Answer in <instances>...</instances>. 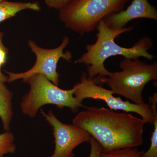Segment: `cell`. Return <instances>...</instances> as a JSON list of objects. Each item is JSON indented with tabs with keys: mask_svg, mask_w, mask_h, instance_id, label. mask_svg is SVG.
<instances>
[{
	"mask_svg": "<svg viewBox=\"0 0 157 157\" xmlns=\"http://www.w3.org/2000/svg\"><path fill=\"white\" fill-rule=\"evenodd\" d=\"M50 157H51V156H50Z\"/></svg>",
	"mask_w": 157,
	"mask_h": 157,
	"instance_id": "cell-19",
	"label": "cell"
},
{
	"mask_svg": "<svg viewBox=\"0 0 157 157\" xmlns=\"http://www.w3.org/2000/svg\"><path fill=\"white\" fill-rule=\"evenodd\" d=\"M70 42L69 37L65 36L61 44L58 47L52 49H46L39 47L33 40H29L28 45L32 52L36 56L35 64L30 70L21 73H13L6 71L9 75L7 82H11L17 79H22L26 82L29 78L36 74H41L45 76L54 84L58 86L60 74L57 72V67L59 60L63 58L70 61L72 58L71 52L64 49Z\"/></svg>",
	"mask_w": 157,
	"mask_h": 157,
	"instance_id": "cell-7",
	"label": "cell"
},
{
	"mask_svg": "<svg viewBox=\"0 0 157 157\" xmlns=\"http://www.w3.org/2000/svg\"><path fill=\"white\" fill-rule=\"evenodd\" d=\"M88 142L90 145V152L89 157H100L102 152L101 144L91 136Z\"/></svg>",
	"mask_w": 157,
	"mask_h": 157,
	"instance_id": "cell-17",
	"label": "cell"
},
{
	"mask_svg": "<svg viewBox=\"0 0 157 157\" xmlns=\"http://www.w3.org/2000/svg\"><path fill=\"white\" fill-rule=\"evenodd\" d=\"M144 152V151L137 149V147H125L109 152H102L100 157H141Z\"/></svg>",
	"mask_w": 157,
	"mask_h": 157,
	"instance_id": "cell-13",
	"label": "cell"
},
{
	"mask_svg": "<svg viewBox=\"0 0 157 157\" xmlns=\"http://www.w3.org/2000/svg\"><path fill=\"white\" fill-rule=\"evenodd\" d=\"M147 18L157 21V10L148 0H133L126 10L107 15L103 20L111 29L124 28L127 24L137 18Z\"/></svg>",
	"mask_w": 157,
	"mask_h": 157,
	"instance_id": "cell-9",
	"label": "cell"
},
{
	"mask_svg": "<svg viewBox=\"0 0 157 157\" xmlns=\"http://www.w3.org/2000/svg\"><path fill=\"white\" fill-rule=\"evenodd\" d=\"M119 67L122 70L120 72H110L107 77L93 80L101 86L105 83L113 94L123 96L134 104H145L142 92L150 81H157V62L148 64L138 59L124 58Z\"/></svg>",
	"mask_w": 157,
	"mask_h": 157,
	"instance_id": "cell-3",
	"label": "cell"
},
{
	"mask_svg": "<svg viewBox=\"0 0 157 157\" xmlns=\"http://www.w3.org/2000/svg\"><path fill=\"white\" fill-rule=\"evenodd\" d=\"M15 137L11 132L8 131L0 135V157L8 154H14L16 147L14 143Z\"/></svg>",
	"mask_w": 157,
	"mask_h": 157,
	"instance_id": "cell-12",
	"label": "cell"
},
{
	"mask_svg": "<svg viewBox=\"0 0 157 157\" xmlns=\"http://www.w3.org/2000/svg\"><path fill=\"white\" fill-rule=\"evenodd\" d=\"M3 1H4V0H0V2H3Z\"/></svg>",
	"mask_w": 157,
	"mask_h": 157,
	"instance_id": "cell-18",
	"label": "cell"
},
{
	"mask_svg": "<svg viewBox=\"0 0 157 157\" xmlns=\"http://www.w3.org/2000/svg\"><path fill=\"white\" fill-rule=\"evenodd\" d=\"M154 130L151 138V145L147 151L144 152L141 157H157V117L154 123Z\"/></svg>",
	"mask_w": 157,
	"mask_h": 157,
	"instance_id": "cell-14",
	"label": "cell"
},
{
	"mask_svg": "<svg viewBox=\"0 0 157 157\" xmlns=\"http://www.w3.org/2000/svg\"><path fill=\"white\" fill-rule=\"evenodd\" d=\"M13 93L5 82H0V118L5 132L10 131V125L13 116L12 100Z\"/></svg>",
	"mask_w": 157,
	"mask_h": 157,
	"instance_id": "cell-10",
	"label": "cell"
},
{
	"mask_svg": "<svg viewBox=\"0 0 157 157\" xmlns=\"http://www.w3.org/2000/svg\"><path fill=\"white\" fill-rule=\"evenodd\" d=\"M134 26L128 28L111 29L105 25L103 20L98 25L96 35L97 39L93 44L86 46V52L75 61L76 63H83L87 66L88 77L91 79H101L108 76L110 72L105 67L104 62L108 58L122 56L124 58L137 59L140 57L152 61L156 56L149 53L153 41L148 36L140 38L131 48H125L115 43L114 39L124 33L130 32Z\"/></svg>",
	"mask_w": 157,
	"mask_h": 157,
	"instance_id": "cell-2",
	"label": "cell"
},
{
	"mask_svg": "<svg viewBox=\"0 0 157 157\" xmlns=\"http://www.w3.org/2000/svg\"><path fill=\"white\" fill-rule=\"evenodd\" d=\"M73 0H44L45 5L50 9L61 10L67 6Z\"/></svg>",
	"mask_w": 157,
	"mask_h": 157,
	"instance_id": "cell-16",
	"label": "cell"
},
{
	"mask_svg": "<svg viewBox=\"0 0 157 157\" xmlns=\"http://www.w3.org/2000/svg\"><path fill=\"white\" fill-rule=\"evenodd\" d=\"M41 7L37 2H11L4 0L0 2V23L15 16L20 11L25 10L39 11Z\"/></svg>",
	"mask_w": 157,
	"mask_h": 157,
	"instance_id": "cell-11",
	"label": "cell"
},
{
	"mask_svg": "<svg viewBox=\"0 0 157 157\" xmlns=\"http://www.w3.org/2000/svg\"><path fill=\"white\" fill-rule=\"evenodd\" d=\"M131 0H73L59 10L66 28L84 35L94 32L107 15L122 11Z\"/></svg>",
	"mask_w": 157,
	"mask_h": 157,
	"instance_id": "cell-4",
	"label": "cell"
},
{
	"mask_svg": "<svg viewBox=\"0 0 157 157\" xmlns=\"http://www.w3.org/2000/svg\"><path fill=\"white\" fill-rule=\"evenodd\" d=\"M142 119L104 107H87L73 118V124L88 132L101 144L103 153L143 144Z\"/></svg>",
	"mask_w": 157,
	"mask_h": 157,
	"instance_id": "cell-1",
	"label": "cell"
},
{
	"mask_svg": "<svg viewBox=\"0 0 157 157\" xmlns=\"http://www.w3.org/2000/svg\"><path fill=\"white\" fill-rule=\"evenodd\" d=\"M73 87L75 89L73 95L80 104L87 98L103 100L109 109L115 111L121 110L126 113H135L141 116L145 124H153L157 117L156 98L149 99L151 105L145 103L139 105L128 101H123L120 97H114L111 90L104 88L95 83L93 79L88 77L87 73L85 72L82 74L80 82L76 83Z\"/></svg>",
	"mask_w": 157,
	"mask_h": 157,
	"instance_id": "cell-6",
	"label": "cell"
},
{
	"mask_svg": "<svg viewBox=\"0 0 157 157\" xmlns=\"http://www.w3.org/2000/svg\"><path fill=\"white\" fill-rule=\"evenodd\" d=\"M4 35V33L0 32V82H7L8 77L2 73L1 70L2 66L5 64L7 60L9 50L3 43L2 39Z\"/></svg>",
	"mask_w": 157,
	"mask_h": 157,
	"instance_id": "cell-15",
	"label": "cell"
},
{
	"mask_svg": "<svg viewBox=\"0 0 157 157\" xmlns=\"http://www.w3.org/2000/svg\"><path fill=\"white\" fill-rule=\"evenodd\" d=\"M26 82L30 89L23 97L20 106L22 113L29 117H35L39 109L47 104L56 105L59 109L69 107L74 113L79 107H84L74 97V87L70 90L61 89L41 74L31 76Z\"/></svg>",
	"mask_w": 157,
	"mask_h": 157,
	"instance_id": "cell-5",
	"label": "cell"
},
{
	"mask_svg": "<svg viewBox=\"0 0 157 157\" xmlns=\"http://www.w3.org/2000/svg\"><path fill=\"white\" fill-rule=\"evenodd\" d=\"M41 113L52 127L55 143L51 157H75L73 150L79 144L89 142L91 135L84 129L74 125L63 124L59 120L52 110Z\"/></svg>",
	"mask_w": 157,
	"mask_h": 157,
	"instance_id": "cell-8",
	"label": "cell"
}]
</instances>
